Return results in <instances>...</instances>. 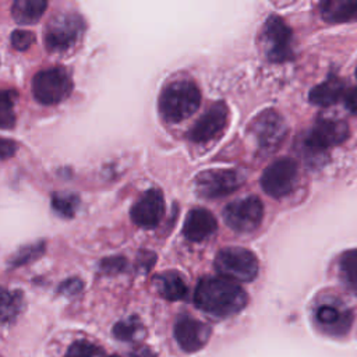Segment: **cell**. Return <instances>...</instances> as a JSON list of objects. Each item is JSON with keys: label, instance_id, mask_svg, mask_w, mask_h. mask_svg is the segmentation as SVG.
<instances>
[{"label": "cell", "instance_id": "cell-12", "mask_svg": "<svg viewBox=\"0 0 357 357\" xmlns=\"http://www.w3.org/2000/svg\"><path fill=\"white\" fill-rule=\"evenodd\" d=\"M318 328L329 336H344L353 322L351 311L339 301L321 303L314 314Z\"/></svg>", "mask_w": 357, "mask_h": 357}, {"label": "cell", "instance_id": "cell-7", "mask_svg": "<svg viewBox=\"0 0 357 357\" xmlns=\"http://www.w3.org/2000/svg\"><path fill=\"white\" fill-rule=\"evenodd\" d=\"M261 42L271 61L282 63L291 57V29L283 18L272 15L265 21Z\"/></svg>", "mask_w": 357, "mask_h": 357}, {"label": "cell", "instance_id": "cell-22", "mask_svg": "<svg viewBox=\"0 0 357 357\" xmlns=\"http://www.w3.org/2000/svg\"><path fill=\"white\" fill-rule=\"evenodd\" d=\"M113 335L123 342H137L144 337L145 328L138 317H128L114 324Z\"/></svg>", "mask_w": 357, "mask_h": 357}, {"label": "cell", "instance_id": "cell-9", "mask_svg": "<svg viewBox=\"0 0 357 357\" xmlns=\"http://www.w3.org/2000/svg\"><path fill=\"white\" fill-rule=\"evenodd\" d=\"M296 178L297 163L290 158H280L264 170L261 176V187L268 195L283 198L293 191Z\"/></svg>", "mask_w": 357, "mask_h": 357}, {"label": "cell", "instance_id": "cell-15", "mask_svg": "<svg viewBox=\"0 0 357 357\" xmlns=\"http://www.w3.org/2000/svg\"><path fill=\"white\" fill-rule=\"evenodd\" d=\"M165 213V199L163 194L158 188H151L132 205L131 219L132 222L144 229L156 227Z\"/></svg>", "mask_w": 357, "mask_h": 357}, {"label": "cell", "instance_id": "cell-5", "mask_svg": "<svg viewBox=\"0 0 357 357\" xmlns=\"http://www.w3.org/2000/svg\"><path fill=\"white\" fill-rule=\"evenodd\" d=\"M73 91V81L67 71L53 67L39 71L32 79V93L42 105H56L68 98Z\"/></svg>", "mask_w": 357, "mask_h": 357}, {"label": "cell", "instance_id": "cell-20", "mask_svg": "<svg viewBox=\"0 0 357 357\" xmlns=\"http://www.w3.org/2000/svg\"><path fill=\"white\" fill-rule=\"evenodd\" d=\"M46 7L47 0H14L11 14L15 22L28 25L39 21Z\"/></svg>", "mask_w": 357, "mask_h": 357}, {"label": "cell", "instance_id": "cell-32", "mask_svg": "<svg viewBox=\"0 0 357 357\" xmlns=\"http://www.w3.org/2000/svg\"><path fill=\"white\" fill-rule=\"evenodd\" d=\"M343 98H344V105H346V107H347L351 113H356V114H357V86H356V88H351L350 91H347Z\"/></svg>", "mask_w": 357, "mask_h": 357}, {"label": "cell", "instance_id": "cell-26", "mask_svg": "<svg viewBox=\"0 0 357 357\" xmlns=\"http://www.w3.org/2000/svg\"><path fill=\"white\" fill-rule=\"evenodd\" d=\"M14 99V92L0 91V130H10L15 124Z\"/></svg>", "mask_w": 357, "mask_h": 357}, {"label": "cell", "instance_id": "cell-6", "mask_svg": "<svg viewBox=\"0 0 357 357\" xmlns=\"http://www.w3.org/2000/svg\"><path fill=\"white\" fill-rule=\"evenodd\" d=\"M264 218V205L259 198L250 195L227 204L223 209L225 223L237 233L257 230Z\"/></svg>", "mask_w": 357, "mask_h": 357}, {"label": "cell", "instance_id": "cell-14", "mask_svg": "<svg viewBox=\"0 0 357 357\" xmlns=\"http://www.w3.org/2000/svg\"><path fill=\"white\" fill-rule=\"evenodd\" d=\"M174 339L178 346L187 351L194 353L201 350L211 337V326L192 317L183 315L174 324Z\"/></svg>", "mask_w": 357, "mask_h": 357}, {"label": "cell", "instance_id": "cell-33", "mask_svg": "<svg viewBox=\"0 0 357 357\" xmlns=\"http://www.w3.org/2000/svg\"><path fill=\"white\" fill-rule=\"evenodd\" d=\"M130 357H156L155 351L146 346H138L131 353Z\"/></svg>", "mask_w": 357, "mask_h": 357}, {"label": "cell", "instance_id": "cell-2", "mask_svg": "<svg viewBox=\"0 0 357 357\" xmlns=\"http://www.w3.org/2000/svg\"><path fill=\"white\" fill-rule=\"evenodd\" d=\"M201 103L198 86L188 79L167 84L159 96V112L169 123H180L194 114Z\"/></svg>", "mask_w": 357, "mask_h": 357}, {"label": "cell", "instance_id": "cell-13", "mask_svg": "<svg viewBox=\"0 0 357 357\" xmlns=\"http://www.w3.org/2000/svg\"><path fill=\"white\" fill-rule=\"evenodd\" d=\"M250 131L264 149L276 148L286 135L283 119L273 110H264L250 124Z\"/></svg>", "mask_w": 357, "mask_h": 357}, {"label": "cell", "instance_id": "cell-19", "mask_svg": "<svg viewBox=\"0 0 357 357\" xmlns=\"http://www.w3.org/2000/svg\"><path fill=\"white\" fill-rule=\"evenodd\" d=\"M319 13L328 22H344L357 14V0H321Z\"/></svg>", "mask_w": 357, "mask_h": 357}, {"label": "cell", "instance_id": "cell-31", "mask_svg": "<svg viewBox=\"0 0 357 357\" xmlns=\"http://www.w3.org/2000/svg\"><path fill=\"white\" fill-rule=\"evenodd\" d=\"M17 151V144L8 138L0 137V160L11 158Z\"/></svg>", "mask_w": 357, "mask_h": 357}, {"label": "cell", "instance_id": "cell-28", "mask_svg": "<svg viewBox=\"0 0 357 357\" xmlns=\"http://www.w3.org/2000/svg\"><path fill=\"white\" fill-rule=\"evenodd\" d=\"M35 42V35L28 29H17L11 33V45L14 49L24 52L28 50Z\"/></svg>", "mask_w": 357, "mask_h": 357}, {"label": "cell", "instance_id": "cell-25", "mask_svg": "<svg viewBox=\"0 0 357 357\" xmlns=\"http://www.w3.org/2000/svg\"><path fill=\"white\" fill-rule=\"evenodd\" d=\"M78 205L79 198L73 192H56L52 197L53 209L64 218H73L75 215Z\"/></svg>", "mask_w": 357, "mask_h": 357}, {"label": "cell", "instance_id": "cell-23", "mask_svg": "<svg viewBox=\"0 0 357 357\" xmlns=\"http://www.w3.org/2000/svg\"><path fill=\"white\" fill-rule=\"evenodd\" d=\"M340 276L347 287L357 291V248L342 254L339 261Z\"/></svg>", "mask_w": 357, "mask_h": 357}, {"label": "cell", "instance_id": "cell-10", "mask_svg": "<svg viewBox=\"0 0 357 357\" xmlns=\"http://www.w3.org/2000/svg\"><path fill=\"white\" fill-rule=\"evenodd\" d=\"M244 177L233 169H211L201 172L195 178V190L204 198H219L236 191Z\"/></svg>", "mask_w": 357, "mask_h": 357}, {"label": "cell", "instance_id": "cell-34", "mask_svg": "<svg viewBox=\"0 0 357 357\" xmlns=\"http://www.w3.org/2000/svg\"><path fill=\"white\" fill-rule=\"evenodd\" d=\"M356 78H357V68H356Z\"/></svg>", "mask_w": 357, "mask_h": 357}, {"label": "cell", "instance_id": "cell-18", "mask_svg": "<svg viewBox=\"0 0 357 357\" xmlns=\"http://www.w3.org/2000/svg\"><path fill=\"white\" fill-rule=\"evenodd\" d=\"M153 283L158 293L169 301H178L187 296V284L184 283L181 275L174 271H167L156 275Z\"/></svg>", "mask_w": 357, "mask_h": 357}, {"label": "cell", "instance_id": "cell-27", "mask_svg": "<svg viewBox=\"0 0 357 357\" xmlns=\"http://www.w3.org/2000/svg\"><path fill=\"white\" fill-rule=\"evenodd\" d=\"M66 357H103V350L88 340H77L68 347Z\"/></svg>", "mask_w": 357, "mask_h": 357}, {"label": "cell", "instance_id": "cell-1", "mask_svg": "<svg viewBox=\"0 0 357 357\" xmlns=\"http://www.w3.org/2000/svg\"><path fill=\"white\" fill-rule=\"evenodd\" d=\"M248 303V294L234 280L223 276L204 278L194 293V304L204 312L226 318L240 312Z\"/></svg>", "mask_w": 357, "mask_h": 357}, {"label": "cell", "instance_id": "cell-17", "mask_svg": "<svg viewBox=\"0 0 357 357\" xmlns=\"http://www.w3.org/2000/svg\"><path fill=\"white\" fill-rule=\"evenodd\" d=\"M344 84L336 77H331L310 91V102L317 106H331L344 96Z\"/></svg>", "mask_w": 357, "mask_h": 357}, {"label": "cell", "instance_id": "cell-35", "mask_svg": "<svg viewBox=\"0 0 357 357\" xmlns=\"http://www.w3.org/2000/svg\"><path fill=\"white\" fill-rule=\"evenodd\" d=\"M110 357H119V356H110Z\"/></svg>", "mask_w": 357, "mask_h": 357}, {"label": "cell", "instance_id": "cell-4", "mask_svg": "<svg viewBox=\"0 0 357 357\" xmlns=\"http://www.w3.org/2000/svg\"><path fill=\"white\" fill-rule=\"evenodd\" d=\"M84 21L78 14L61 13L54 15L45 28L43 39L49 52H67L74 47L84 33Z\"/></svg>", "mask_w": 357, "mask_h": 357}, {"label": "cell", "instance_id": "cell-30", "mask_svg": "<svg viewBox=\"0 0 357 357\" xmlns=\"http://www.w3.org/2000/svg\"><path fill=\"white\" fill-rule=\"evenodd\" d=\"M82 286H84V283L78 278H70L59 286V293H61L64 296H74L78 291H81Z\"/></svg>", "mask_w": 357, "mask_h": 357}, {"label": "cell", "instance_id": "cell-29", "mask_svg": "<svg viewBox=\"0 0 357 357\" xmlns=\"http://www.w3.org/2000/svg\"><path fill=\"white\" fill-rule=\"evenodd\" d=\"M127 269V261L124 257H109L100 262V271L107 275L121 273Z\"/></svg>", "mask_w": 357, "mask_h": 357}, {"label": "cell", "instance_id": "cell-24", "mask_svg": "<svg viewBox=\"0 0 357 357\" xmlns=\"http://www.w3.org/2000/svg\"><path fill=\"white\" fill-rule=\"evenodd\" d=\"M45 251V243L43 241H36L32 244H26L24 247H21L8 261V265L11 268H17V266H22L25 264H29L32 261H35L36 258H39Z\"/></svg>", "mask_w": 357, "mask_h": 357}, {"label": "cell", "instance_id": "cell-11", "mask_svg": "<svg viewBox=\"0 0 357 357\" xmlns=\"http://www.w3.org/2000/svg\"><path fill=\"white\" fill-rule=\"evenodd\" d=\"M229 120V109L225 102L213 103L190 128L188 139L195 144L208 142L222 134Z\"/></svg>", "mask_w": 357, "mask_h": 357}, {"label": "cell", "instance_id": "cell-16", "mask_svg": "<svg viewBox=\"0 0 357 357\" xmlns=\"http://www.w3.org/2000/svg\"><path fill=\"white\" fill-rule=\"evenodd\" d=\"M218 229L215 216L204 208H194L187 213L183 226V234L190 241H202L212 236Z\"/></svg>", "mask_w": 357, "mask_h": 357}, {"label": "cell", "instance_id": "cell-21", "mask_svg": "<svg viewBox=\"0 0 357 357\" xmlns=\"http://www.w3.org/2000/svg\"><path fill=\"white\" fill-rule=\"evenodd\" d=\"M24 305L22 293L0 286V325L11 324L17 319Z\"/></svg>", "mask_w": 357, "mask_h": 357}, {"label": "cell", "instance_id": "cell-8", "mask_svg": "<svg viewBox=\"0 0 357 357\" xmlns=\"http://www.w3.org/2000/svg\"><path fill=\"white\" fill-rule=\"evenodd\" d=\"M349 137V127L340 119H322L311 127L303 138V146L308 152L319 153L340 145Z\"/></svg>", "mask_w": 357, "mask_h": 357}, {"label": "cell", "instance_id": "cell-3", "mask_svg": "<svg viewBox=\"0 0 357 357\" xmlns=\"http://www.w3.org/2000/svg\"><path fill=\"white\" fill-rule=\"evenodd\" d=\"M216 272L234 282H252L259 272L255 254L243 247L222 248L215 257Z\"/></svg>", "mask_w": 357, "mask_h": 357}]
</instances>
